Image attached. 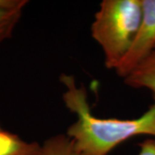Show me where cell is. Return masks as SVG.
I'll return each instance as SVG.
<instances>
[{
    "instance_id": "5b68a950",
    "label": "cell",
    "mask_w": 155,
    "mask_h": 155,
    "mask_svg": "<svg viewBox=\"0 0 155 155\" xmlns=\"http://www.w3.org/2000/svg\"><path fill=\"white\" fill-rule=\"evenodd\" d=\"M123 80L129 87L147 89L155 96V49Z\"/></svg>"
},
{
    "instance_id": "8992f818",
    "label": "cell",
    "mask_w": 155,
    "mask_h": 155,
    "mask_svg": "<svg viewBox=\"0 0 155 155\" xmlns=\"http://www.w3.org/2000/svg\"><path fill=\"white\" fill-rule=\"evenodd\" d=\"M37 142H28L0 125V155H34L38 149Z\"/></svg>"
},
{
    "instance_id": "277c9868",
    "label": "cell",
    "mask_w": 155,
    "mask_h": 155,
    "mask_svg": "<svg viewBox=\"0 0 155 155\" xmlns=\"http://www.w3.org/2000/svg\"><path fill=\"white\" fill-rule=\"evenodd\" d=\"M27 4L25 0H0V44L12 35Z\"/></svg>"
},
{
    "instance_id": "ba28073f",
    "label": "cell",
    "mask_w": 155,
    "mask_h": 155,
    "mask_svg": "<svg viewBox=\"0 0 155 155\" xmlns=\"http://www.w3.org/2000/svg\"><path fill=\"white\" fill-rule=\"evenodd\" d=\"M139 147L140 151L137 155H155V138L145 140Z\"/></svg>"
},
{
    "instance_id": "7a4b0ae2",
    "label": "cell",
    "mask_w": 155,
    "mask_h": 155,
    "mask_svg": "<svg viewBox=\"0 0 155 155\" xmlns=\"http://www.w3.org/2000/svg\"><path fill=\"white\" fill-rule=\"evenodd\" d=\"M142 17V0H104L95 14L91 36L104 56L108 69L116 70L129 50Z\"/></svg>"
},
{
    "instance_id": "52a82bcc",
    "label": "cell",
    "mask_w": 155,
    "mask_h": 155,
    "mask_svg": "<svg viewBox=\"0 0 155 155\" xmlns=\"http://www.w3.org/2000/svg\"><path fill=\"white\" fill-rule=\"evenodd\" d=\"M34 155H81L67 134H56L40 145Z\"/></svg>"
},
{
    "instance_id": "6da1fadb",
    "label": "cell",
    "mask_w": 155,
    "mask_h": 155,
    "mask_svg": "<svg viewBox=\"0 0 155 155\" xmlns=\"http://www.w3.org/2000/svg\"><path fill=\"white\" fill-rule=\"evenodd\" d=\"M65 90L63 102L77 116L67 134L81 155H108L118 145L139 135L155 138V96L147 110L137 118H100L93 115L88 102L86 89L78 85L72 75L62 74Z\"/></svg>"
},
{
    "instance_id": "3957f363",
    "label": "cell",
    "mask_w": 155,
    "mask_h": 155,
    "mask_svg": "<svg viewBox=\"0 0 155 155\" xmlns=\"http://www.w3.org/2000/svg\"><path fill=\"white\" fill-rule=\"evenodd\" d=\"M155 49V0H142V17L133 43L115 72L123 79Z\"/></svg>"
}]
</instances>
